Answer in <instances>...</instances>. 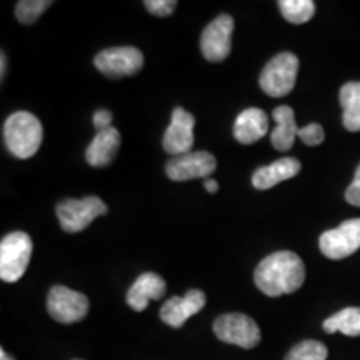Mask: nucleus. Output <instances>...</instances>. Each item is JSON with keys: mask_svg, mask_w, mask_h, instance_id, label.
Segmentation results:
<instances>
[{"mask_svg": "<svg viewBox=\"0 0 360 360\" xmlns=\"http://www.w3.org/2000/svg\"><path fill=\"white\" fill-rule=\"evenodd\" d=\"M204 187L207 188V192H210V193H215L219 191L217 180H214V179H205L204 180Z\"/></svg>", "mask_w": 360, "mask_h": 360, "instance_id": "28", "label": "nucleus"}, {"mask_svg": "<svg viewBox=\"0 0 360 360\" xmlns=\"http://www.w3.org/2000/svg\"><path fill=\"white\" fill-rule=\"evenodd\" d=\"M255 285L269 297H281L299 290L305 281V265L290 250H278L260 260L254 276Z\"/></svg>", "mask_w": 360, "mask_h": 360, "instance_id": "1", "label": "nucleus"}, {"mask_svg": "<svg viewBox=\"0 0 360 360\" xmlns=\"http://www.w3.org/2000/svg\"><path fill=\"white\" fill-rule=\"evenodd\" d=\"M94 64L107 77H130L143 67V53L135 47H110L97 53Z\"/></svg>", "mask_w": 360, "mask_h": 360, "instance_id": "9", "label": "nucleus"}, {"mask_svg": "<svg viewBox=\"0 0 360 360\" xmlns=\"http://www.w3.org/2000/svg\"><path fill=\"white\" fill-rule=\"evenodd\" d=\"M120 134L119 130L110 127L102 132H97L94 141L90 142V146L85 150V160L90 167L102 169L110 165L115 160L117 152L120 148Z\"/></svg>", "mask_w": 360, "mask_h": 360, "instance_id": "15", "label": "nucleus"}, {"mask_svg": "<svg viewBox=\"0 0 360 360\" xmlns=\"http://www.w3.org/2000/svg\"><path fill=\"white\" fill-rule=\"evenodd\" d=\"M323 330L327 334H340L347 337H359L360 335V307H347L340 312H337L328 317L323 322Z\"/></svg>", "mask_w": 360, "mask_h": 360, "instance_id": "20", "label": "nucleus"}, {"mask_svg": "<svg viewBox=\"0 0 360 360\" xmlns=\"http://www.w3.org/2000/svg\"><path fill=\"white\" fill-rule=\"evenodd\" d=\"M277 6L283 19L290 24H305L315 13V4L312 0H281Z\"/></svg>", "mask_w": 360, "mask_h": 360, "instance_id": "21", "label": "nucleus"}, {"mask_svg": "<svg viewBox=\"0 0 360 360\" xmlns=\"http://www.w3.org/2000/svg\"><path fill=\"white\" fill-rule=\"evenodd\" d=\"M51 6V0H20L15 7V15L20 24L30 25L35 24L39 17Z\"/></svg>", "mask_w": 360, "mask_h": 360, "instance_id": "23", "label": "nucleus"}, {"mask_svg": "<svg viewBox=\"0 0 360 360\" xmlns=\"http://www.w3.org/2000/svg\"><path fill=\"white\" fill-rule=\"evenodd\" d=\"M214 332L225 344L242 349H254L260 344L262 334L254 319L245 314H225L214 322Z\"/></svg>", "mask_w": 360, "mask_h": 360, "instance_id": "6", "label": "nucleus"}, {"mask_svg": "<svg viewBox=\"0 0 360 360\" xmlns=\"http://www.w3.org/2000/svg\"><path fill=\"white\" fill-rule=\"evenodd\" d=\"M143 6L147 7L148 12L157 17H167L175 11L177 2L175 0H146Z\"/></svg>", "mask_w": 360, "mask_h": 360, "instance_id": "25", "label": "nucleus"}, {"mask_svg": "<svg viewBox=\"0 0 360 360\" xmlns=\"http://www.w3.org/2000/svg\"><path fill=\"white\" fill-rule=\"evenodd\" d=\"M42 137V124L30 112H15L4 124L6 146L17 159H30L37 154Z\"/></svg>", "mask_w": 360, "mask_h": 360, "instance_id": "2", "label": "nucleus"}, {"mask_svg": "<svg viewBox=\"0 0 360 360\" xmlns=\"http://www.w3.org/2000/svg\"><path fill=\"white\" fill-rule=\"evenodd\" d=\"M167 283L159 274L146 272L132 283L127 292V304L135 312H143L150 300H159L165 295Z\"/></svg>", "mask_w": 360, "mask_h": 360, "instance_id": "14", "label": "nucleus"}, {"mask_svg": "<svg viewBox=\"0 0 360 360\" xmlns=\"http://www.w3.org/2000/svg\"><path fill=\"white\" fill-rule=\"evenodd\" d=\"M233 27V19L227 13L219 15L205 27L200 39V49L207 60L222 62L229 57L232 49Z\"/></svg>", "mask_w": 360, "mask_h": 360, "instance_id": "10", "label": "nucleus"}, {"mask_svg": "<svg viewBox=\"0 0 360 360\" xmlns=\"http://www.w3.org/2000/svg\"><path fill=\"white\" fill-rule=\"evenodd\" d=\"M94 127L97 129V132L107 130L112 127V114L109 110H97L94 115Z\"/></svg>", "mask_w": 360, "mask_h": 360, "instance_id": "27", "label": "nucleus"}, {"mask_svg": "<svg viewBox=\"0 0 360 360\" xmlns=\"http://www.w3.org/2000/svg\"><path fill=\"white\" fill-rule=\"evenodd\" d=\"M0 360H13V359L6 352V350L2 349V350H0Z\"/></svg>", "mask_w": 360, "mask_h": 360, "instance_id": "30", "label": "nucleus"}, {"mask_svg": "<svg viewBox=\"0 0 360 360\" xmlns=\"http://www.w3.org/2000/svg\"><path fill=\"white\" fill-rule=\"evenodd\" d=\"M340 105L344 109V127L350 132L360 130V82H349L340 89Z\"/></svg>", "mask_w": 360, "mask_h": 360, "instance_id": "19", "label": "nucleus"}, {"mask_svg": "<svg viewBox=\"0 0 360 360\" xmlns=\"http://www.w3.org/2000/svg\"><path fill=\"white\" fill-rule=\"evenodd\" d=\"M328 350L319 340H304L294 345L285 360H327Z\"/></svg>", "mask_w": 360, "mask_h": 360, "instance_id": "22", "label": "nucleus"}, {"mask_svg": "<svg viewBox=\"0 0 360 360\" xmlns=\"http://www.w3.org/2000/svg\"><path fill=\"white\" fill-rule=\"evenodd\" d=\"M269 132V117L262 109H245L233 124V137L244 146L255 143Z\"/></svg>", "mask_w": 360, "mask_h": 360, "instance_id": "17", "label": "nucleus"}, {"mask_svg": "<svg viewBox=\"0 0 360 360\" xmlns=\"http://www.w3.org/2000/svg\"><path fill=\"white\" fill-rule=\"evenodd\" d=\"M47 310L60 323H75L87 317L89 299L69 287H52L47 297Z\"/></svg>", "mask_w": 360, "mask_h": 360, "instance_id": "8", "label": "nucleus"}, {"mask_svg": "<svg viewBox=\"0 0 360 360\" xmlns=\"http://www.w3.org/2000/svg\"><path fill=\"white\" fill-rule=\"evenodd\" d=\"M193 125H195V119L191 112L182 109V107L174 109L172 119H170L169 127L164 134V148L167 154L179 157L192 152L193 142H195Z\"/></svg>", "mask_w": 360, "mask_h": 360, "instance_id": "12", "label": "nucleus"}, {"mask_svg": "<svg viewBox=\"0 0 360 360\" xmlns=\"http://www.w3.org/2000/svg\"><path fill=\"white\" fill-rule=\"evenodd\" d=\"M6 65H7V57L6 53L2 52V56H0V67H2V69H0V77H2V80L6 77Z\"/></svg>", "mask_w": 360, "mask_h": 360, "instance_id": "29", "label": "nucleus"}, {"mask_svg": "<svg viewBox=\"0 0 360 360\" xmlns=\"http://www.w3.org/2000/svg\"><path fill=\"white\" fill-rule=\"evenodd\" d=\"M32 238L25 232L7 233L0 242V278L13 283L20 281L32 257Z\"/></svg>", "mask_w": 360, "mask_h": 360, "instance_id": "3", "label": "nucleus"}, {"mask_svg": "<svg viewBox=\"0 0 360 360\" xmlns=\"http://www.w3.org/2000/svg\"><path fill=\"white\" fill-rule=\"evenodd\" d=\"M345 200L349 202L350 205L360 207V165L355 170V177L350 184L347 191H345Z\"/></svg>", "mask_w": 360, "mask_h": 360, "instance_id": "26", "label": "nucleus"}, {"mask_svg": "<svg viewBox=\"0 0 360 360\" xmlns=\"http://www.w3.org/2000/svg\"><path fill=\"white\" fill-rule=\"evenodd\" d=\"M217 169V160L209 152H188V154L174 157L165 165V174L174 182H187L193 179H209Z\"/></svg>", "mask_w": 360, "mask_h": 360, "instance_id": "11", "label": "nucleus"}, {"mask_svg": "<svg viewBox=\"0 0 360 360\" xmlns=\"http://www.w3.org/2000/svg\"><path fill=\"white\" fill-rule=\"evenodd\" d=\"M272 115L277 127L270 134V142L278 152L290 150L297 139V132H299L294 110L289 105H278L277 109H274Z\"/></svg>", "mask_w": 360, "mask_h": 360, "instance_id": "18", "label": "nucleus"}, {"mask_svg": "<svg viewBox=\"0 0 360 360\" xmlns=\"http://www.w3.org/2000/svg\"><path fill=\"white\" fill-rule=\"evenodd\" d=\"M299 74V58L292 52L278 53L264 67L259 77L260 89L269 97H285L294 89Z\"/></svg>", "mask_w": 360, "mask_h": 360, "instance_id": "4", "label": "nucleus"}, {"mask_svg": "<svg viewBox=\"0 0 360 360\" xmlns=\"http://www.w3.org/2000/svg\"><path fill=\"white\" fill-rule=\"evenodd\" d=\"M321 252L330 260H342L360 249V219H350L319 238Z\"/></svg>", "mask_w": 360, "mask_h": 360, "instance_id": "7", "label": "nucleus"}, {"mask_svg": "<svg viewBox=\"0 0 360 360\" xmlns=\"http://www.w3.org/2000/svg\"><path fill=\"white\" fill-rule=\"evenodd\" d=\"M207 302V297L199 289H191L184 297H172L162 305L160 319L172 328H180L192 315L199 314Z\"/></svg>", "mask_w": 360, "mask_h": 360, "instance_id": "13", "label": "nucleus"}, {"mask_svg": "<svg viewBox=\"0 0 360 360\" xmlns=\"http://www.w3.org/2000/svg\"><path fill=\"white\" fill-rule=\"evenodd\" d=\"M103 214H107L105 202L94 195L84 199H65L57 205L58 222L67 233L85 231L94 222V219Z\"/></svg>", "mask_w": 360, "mask_h": 360, "instance_id": "5", "label": "nucleus"}, {"mask_svg": "<svg viewBox=\"0 0 360 360\" xmlns=\"http://www.w3.org/2000/svg\"><path fill=\"white\" fill-rule=\"evenodd\" d=\"M302 165L294 157H283L274 162V164L259 167L252 175V186L257 191H267V188L276 187L277 184L295 177L300 172Z\"/></svg>", "mask_w": 360, "mask_h": 360, "instance_id": "16", "label": "nucleus"}, {"mask_svg": "<svg viewBox=\"0 0 360 360\" xmlns=\"http://www.w3.org/2000/svg\"><path fill=\"white\" fill-rule=\"evenodd\" d=\"M297 137H299L300 141L305 143V146L315 147V146H321V143L323 142V139H326V134H323L322 125L309 124V125H305V127H302V129L299 127Z\"/></svg>", "mask_w": 360, "mask_h": 360, "instance_id": "24", "label": "nucleus"}]
</instances>
